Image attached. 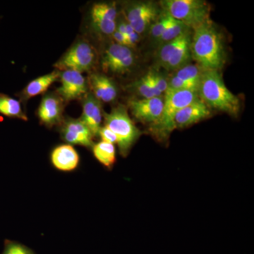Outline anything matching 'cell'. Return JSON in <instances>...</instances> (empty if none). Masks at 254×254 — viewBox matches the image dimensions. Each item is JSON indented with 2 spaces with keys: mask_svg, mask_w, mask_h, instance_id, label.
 <instances>
[{
  "mask_svg": "<svg viewBox=\"0 0 254 254\" xmlns=\"http://www.w3.org/2000/svg\"><path fill=\"white\" fill-rule=\"evenodd\" d=\"M148 73L155 88L161 94L165 93L168 89V80H167L161 73L155 70H150Z\"/></svg>",
  "mask_w": 254,
  "mask_h": 254,
  "instance_id": "obj_26",
  "label": "cell"
},
{
  "mask_svg": "<svg viewBox=\"0 0 254 254\" xmlns=\"http://www.w3.org/2000/svg\"><path fill=\"white\" fill-rule=\"evenodd\" d=\"M163 11L187 27L195 28L210 19V5L202 0H165Z\"/></svg>",
  "mask_w": 254,
  "mask_h": 254,
  "instance_id": "obj_5",
  "label": "cell"
},
{
  "mask_svg": "<svg viewBox=\"0 0 254 254\" xmlns=\"http://www.w3.org/2000/svg\"><path fill=\"white\" fill-rule=\"evenodd\" d=\"M203 71V70L198 64H189L177 70L175 74L168 80L166 91H198Z\"/></svg>",
  "mask_w": 254,
  "mask_h": 254,
  "instance_id": "obj_13",
  "label": "cell"
},
{
  "mask_svg": "<svg viewBox=\"0 0 254 254\" xmlns=\"http://www.w3.org/2000/svg\"><path fill=\"white\" fill-rule=\"evenodd\" d=\"M88 84L93 92L92 94L100 102L111 103L118 96V88L113 80L101 73L91 74Z\"/></svg>",
  "mask_w": 254,
  "mask_h": 254,
  "instance_id": "obj_18",
  "label": "cell"
},
{
  "mask_svg": "<svg viewBox=\"0 0 254 254\" xmlns=\"http://www.w3.org/2000/svg\"><path fill=\"white\" fill-rule=\"evenodd\" d=\"M163 105L164 98L162 97L131 99L128 103L132 115L142 123L150 125L158 121L163 111Z\"/></svg>",
  "mask_w": 254,
  "mask_h": 254,
  "instance_id": "obj_11",
  "label": "cell"
},
{
  "mask_svg": "<svg viewBox=\"0 0 254 254\" xmlns=\"http://www.w3.org/2000/svg\"><path fill=\"white\" fill-rule=\"evenodd\" d=\"M105 127H108L116 135L120 153L126 157L132 146L141 136L142 132L130 118L127 108L118 105L110 113H103Z\"/></svg>",
  "mask_w": 254,
  "mask_h": 254,
  "instance_id": "obj_4",
  "label": "cell"
},
{
  "mask_svg": "<svg viewBox=\"0 0 254 254\" xmlns=\"http://www.w3.org/2000/svg\"><path fill=\"white\" fill-rule=\"evenodd\" d=\"M98 136L101 138L102 141L107 142V143H112L114 145L115 143L118 144V138H117L116 135L108 127H102L99 133H98Z\"/></svg>",
  "mask_w": 254,
  "mask_h": 254,
  "instance_id": "obj_28",
  "label": "cell"
},
{
  "mask_svg": "<svg viewBox=\"0 0 254 254\" xmlns=\"http://www.w3.org/2000/svg\"><path fill=\"white\" fill-rule=\"evenodd\" d=\"M188 29H190V28L187 27L184 23L172 17L171 21L169 23L168 27L159 39L158 42L159 46L163 44V43H168L169 41H173L177 37L181 36L184 32Z\"/></svg>",
  "mask_w": 254,
  "mask_h": 254,
  "instance_id": "obj_24",
  "label": "cell"
},
{
  "mask_svg": "<svg viewBox=\"0 0 254 254\" xmlns=\"http://www.w3.org/2000/svg\"><path fill=\"white\" fill-rule=\"evenodd\" d=\"M127 22L138 35L149 30L156 21L160 12L157 5L152 1H138L129 4L125 8Z\"/></svg>",
  "mask_w": 254,
  "mask_h": 254,
  "instance_id": "obj_8",
  "label": "cell"
},
{
  "mask_svg": "<svg viewBox=\"0 0 254 254\" xmlns=\"http://www.w3.org/2000/svg\"><path fill=\"white\" fill-rule=\"evenodd\" d=\"M61 135L64 141L71 145H78L86 148L93 147V136L91 130L81 119H68L63 123Z\"/></svg>",
  "mask_w": 254,
  "mask_h": 254,
  "instance_id": "obj_14",
  "label": "cell"
},
{
  "mask_svg": "<svg viewBox=\"0 0 254 254\" xmlns=\"http://www.w3.org/2000/svg\"><path fill=\"white\" fill-rule=\"evenodd\" d=\"M0 114L7 118L20 119L23 121L28 120L20 102L3 93H0Z\"/></svg>",
  "mask_w": 254,
  "mask_h": 254,
  "instance_id": "obj_22",
  "label": "cell"
},
{
  "mask_svg": "<svg viewBox=\"0 0 254 254\" xmlns=\"http://www.w3.org/2000/svg\"><path fill=\"white\" fill-rule=\"evenodd\" d=\"M60 75H61V71L56 69L53 72L33 80L21 92V98L28 100L37 95L43 94L48 91L52 84L58 81V78L60 77Z\"/></svg>",
  "mask_w": 254,
  "mask_h": 254,
  "instance_id": "obj_20",
  "label": "cell"
},
{
  "mask_svg": "<svg viewBox=\"0 0 254 254\" xmlns=\"http://www.w3.org/2000/svg\"><path fill=\"white\" fill-rule=\"evenodd\" d=\"M63 100L59 95L48 94L42 100L38 110L41 124L48 127L59 125L63 120Z\"/></svg>",
  "mask_w": 254,
  "mask_h": 254,
  "instance_id": "obj_15",
  "label": "cell"
},
{
  "mask_svg": "<svg viewBox=\"0 0 254 254\" xmlns=\"http://www.w3.org/2000/svg\"><path fill=\"white\" fill-rule=\"evenodd\" d=\"M2 254H36L26 246L15 242H7Z\"/></svg>",
  "mask_w": 254,
  "mask_h": 254,
  "instance_id": "obj_27",
  "label": "cell"
},
{
  "mask_svg": "<svg viewBox=\"0 0 254 254\" xmlns=\"http://www.w3.org/2000/svg\"><path fill=\"white\" fill-rule=\"evenodd\" d=\"M172 16L166 11H163L160 13L156 21L151 25L149 28L150 36L152 39L158 42L160 37L168 27L169 23L171 21Z\"/></svg>",
  "mask_w": 254,
  "mask_h": 254,
  "instance_id": "obj_25",
  "label": "cell"
},
{
  "mask_svg": "<svg viewBox=\"0 0 254 254\" xmlns=\"http://www.w3.org/2000/svg\"><path fill=\"white\" fill-rule=\"evenodd\" d=\"M113 39L115 40V43L117 44L121 45V46H127L129 48V45H128V41H127L126 37L120 33L118 31H115L114 32L113 35Z\"/></svg>",
  "mask_w": 254,
  "mask_h": 254,
  "instance_id": "obj_29",
  "label": "cell"
},
{
  "mask_svg": "<svg viewBox=\"0 0 254 254\" xmlns=\"http://www.w3.org/2000/svg\"><path fill=\"white\" fill-rule=\"evenodd\" d=\"M92 24L102 34L112 36L116 31L118 9L115 4L97 3L91 11Z\"/></svg>",
  "mask_w": 254,
  "mask_h": 254,
  "instance_id": "obj_12",
  "label": "cell"
},
{
  "mask_svg": "<svg viewBox=\"0 0 254 254\" xmlns=\"http://www.w3.org/2000/svg\"><path fill=\"white\" fill-rule=\"evenodd\" d=\"M96 55L94 48L88 42L80 41L73 45L54 64L59 71L72 70L83 73L94 66Z\"/></svg>",
  "mask_w": 254,
  "mask_h": 254,
  "instance_id": "obj_7",
  "label": "cell"
},
{
  "mask_svg": "<svg viewBox=\"0 0 254 254\" xmlns=\"http://www.w3.org/2000/svg\"><path fill=\"white\" fill-rule=\"evenodd\" d=\"M61 86L57 90L58 95L66 102L84 98L88 94V84L81 73L66 70L60 75Z\"/></svg>",
  "mask_w": 254,
  "mask_h": 254,
  "instance_id": "obj_10",
  "label": "cell"
},
{
  "mask_svg": "<svg viewBox=\"0 0 254 254\" xmlns=\"http://www.w3.org/2000/svg\"><path fill=\"white\" fill-rule=\"evenodd\" d=\"M136 57L128 47L113 43L105 50L102 58V67L105 72L124 74L134 66Z\"/></svg>",
  "mask_w": 254,
  "mask_h": 254,
  "instance_id": "obj_9",
  "label": "cell"
},
{
  "mask_svg": "<svg viewBox=\"0 0 254 254\" xmlns=\"http://www.w3.org/2000/svg\"><path fill=\"white\" fill-rule=\"evenodd\" d=\"M197 92L198 98L209 108L225 112L232 116H237L240 113V99L225 86L219 71H203Z\"/></svg>",
  "mask_w": 254,
  "mask_h": 254,
  "instance_id": "obj_2",
  "label": "cell"
},
{
  "mask_svg": "<svg viewBox=\"0 0 254 254\" xmlns=\"http://www.w3.org/2000/svg\"><path fill=\"white\" fill-rule=\"evenodd\" d=\"M210 116V108L198 98L177 113L174 123L175 128H186Z\"/></svg>",
  "mask_w": 254,
  "mask_h": 254,
  "instance_id": "obj_16",
  "label": "cell"
},
{
  "mask_svg": "<svg viewBox=\"0 0 254 254\" xmlns=\"http://www.w3.org/2000/svg\"><path fill=\"white\" fill-rule=\"evenodd\" d=\"M198 92L193 91H166L161 115L156 123L150 125V131L157 139L167 141L175 129V115L182 108L198 99Z\"/></svg>",
  "mask_w": 254,
  "mask_h": 254,
  "instance_id": "obj_3",
  "label": "cell"
},
{
  "mask_svg": "<svg viewBox=\"0 0 254 254\" xmlns=\"http://www.w3.org/2000/svg\"><path fill=\"white\" fill-rule=\"evenodd\" d=\"M190 53L192 59L203 71H219L223 67L226 61L223 41L211 20L193 28Z\"/></svg>",
  "mask_w": 254,
  "mask_h": 254,
  "instance_id": "obj_1",
  "label": "cell"
},
{
  "mask_svg": "<svg viewBox=\"0 0 254 254\" xmlns=\"http://www.w3.org/2000/svg\"><path fill=\"white\" fill-rule=\"evenodd\" d=\"M131 88L143 98H152L161 97L162 95L153 86L148 73L135 81L131 85Z\"/></svg>",
  "mask_w": 254,
  "mask_h": 254,
  "instance_id": "obj_23",
  "label": "cell"
},
{
  "mask_svg": "<svg viewBox=\"0 0 254 254\" xmlns=\"http://www.w3.org/2000/svg\"><path fill=\"white\" fill-rule=\"evenodd\" d=\"M191 36L192 33L188 29L173 41L159 46L157 53L159 64L169 71H177L189 64L191 59Z\"/></svg>",
  "mask_w": 254,
  "mask_h": 254,
  "instance_id": "obj_6",
  "label": "cell"
},
{
  "mask_svg": "<svg viewBox=\"0 0 254 254\" xmlns=\"http://www.w3.org/2000/svg\"><path fill=\"white\" fill-rule=\"evenodd\" d=\"M93 153L99 163L107 168H112L116 162V148L115 145L105 141L93 145Z\"/></svg>",
  "mask_w": 254,
  "mask_h": 254,
  "instance_id": "obj_21",
  "label": "cell"
},
{
  "mask_svg": "<svg viewBox=\"0 0 254 254\" xmlns=\"http://www.w3.org/2000/svg\"><path fill=\"white\" fill-rule=\"evenodd\" d=\"M79 161V155L71 145H60L51 153L52 163L60 171H73L77 168Z\"/></svg>",
  "mask_w": 254,
  "mask_h": 254,
  "instance_id": "obj_19",
  "label": "cell"
},
{
  "mask_svg": "<svg viewBox=\"0 0 254 254\" xmlns=\"http://www.w3.org/2000/svg\"><path fill=\"white\" fill-rule=\"evenodd\" d=\"M103 113L101 102L95 98L94 95L88 93L83 101V113L81 120L91 130L93 136H98L101 128Z\"/></svg>",
  "mask_w": 254,
  "mask_h": 254,
  "instance_id": "obj_17",
  "label": "cell"
}]
</instances>
